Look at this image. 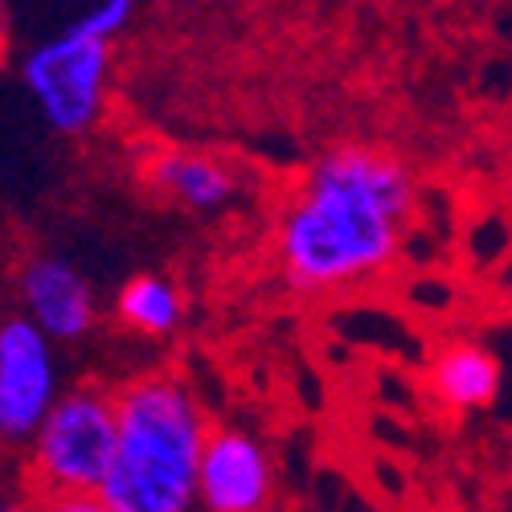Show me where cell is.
Here are the masks:
<instances>
[{
    "instance_id": "obj_3",
    "label": "cell",
    "mask_w": 512,
    "mask_h": 512,
    "mask_svg": "<svg viewBox=\"0 0 512 512\" xmlns=\"http://www.w3.org/2000/svg\"><path fill=\"white\" fill-rule=\"evenodd\" d=\"M115 447H119L115 394L99 386H78L62 394L29 447V467H25L29 496L46 504L99 496L111 476Z\"/></svg>"
},
{
    "instance_id": "obj_8",
    "label": "cell",
    "mask_w": 512,
    "mask_h": 512,
    "mask_svg": "<svg viewBox=\"0 0 512 512\" xmlns=\"http://www.w3.org/2000/svg\"><path fill=\"white\" fill-rule=\"evenodd\" d=\"M148 181L160 197L177 201L181 209H197V213H213L234 201L238 193V173L209 152H189V148H173L160 152L148 164Z\"/></svg>"
},
{
    "instance_id": "obj_12",
    "label": "cell",
    "mask_w": 512,
    "mask_h": 512,
    "mask_svg": "<svg viewBox=\"0 0 512 512\" xmlns=\"http://www.w3.org/2000/svg\"><path fill=\"white\" fill-rule=\"evenodd\" d=\"M46 512H111L99 496H74V500H50Z\"/></svg>"
},
{
    "instance_id": "obj_2",
    "label": "cell",
    "mask_w": 512,
    "mask_h": 512,
    "mask_svg": "<svg viewBox=\"0 0 512 512\" xmlns=\"http://www.w3.org/2000/svg\"><path fill=\"white\" fill-rule=\"evenodd\" d=\"M119 447L99 500L111 512H189L197 504L209 426L193 390L148 373L115 390Z\"/></svg>"
},
{
    "instance_id": "obj_6",
    "label": "cell",
    "mask_w": 512,
    "mask_h": 512,
    "mask_svg": "<svg viewBox=\"0 0 512 512\" xmlns=\"http://www.w3.org/2000/svg\"><path fill=\"white\" fill-rule=\"evenodd\" d=\"M271 492L275 476L263 443L234 426H209L197 504L205 512H267Z\"/></svg>"
},
{
    "instance_id": "obj_5",
    "label": "cell",
    "mask_w": 512,
    "mask_h": 512,
    "mask_svg": "<svg viewBox=\"0 0 512 512\" xmlns=\"http://www.w3.org/2000/svg\"><path fill=\"white\" fill-rule=\"evenodd\" d=\"M58 398L50 336L29 316H9L0 324V435L33 443Z\"/></svg>"
},
{
    "instance_id": "obj_9",
    "label": "cell",
    "mask_w": 512,
    "mask_h": 512,
    "mask_svg": "<svg viewBox=\"0 0 512 512\" xmlns=\"http://www.w3.org/2000/svg\"><path fill=\"white\" fill-rule=\"evenodd\" d=\"M431 394L447 410H484L500 394V361L472 340H455L431 365Z\"/></svg>"
},
{
    "instance_id": "obj_13",
    "label": "cell",
    "mask_w": 512,
    "mask_h": 512,
    "mask_svg": "<svg viewBox=\"0 0 512 512\" xmlns=\"http://www.w3.org/2000/svg\"><path fill=\"white\" fill-rule=\"evenodd\" d=\"M0 512H46V500H37V496H25V500H9Z\"/></svg>"
},
{
    "instance_id": "obj_1",
    "label": "cell",
    "mask_w": 512,
    "mask_h": 512,
    "mask_svg": "<svg viewBox=\"0 0 512 512\" xmlns=\"http://www.w3.org/2000/svg\"><path fill=\"white\" fill-rule=\"evenodd\" d=\"M414 193L410 168L390 152L353 144L320 156L275 222L287 279L304 291H328L381 275L402 246Z\"/></svg>"
},
{
    "instance_id": "obj_10",
    "label": "cell",
    "mask_w": 512,
    "mask_h": 512,
    "mask_svg": "<svg viewBox=\"0 0 512 512\" xmlns=\"http://www.w3.org/2000/svg\"><path fill=\"white\" fill-rule=\"evenodd\" d=\"M115 316L140 336H168L185 320V300L173 279L164 275H136L115 295Z\"/></svg>"
},
{
    "instance_id": "obj_7",
    "label": "cell",
    "mask_w": 512,
    "mask_h": 512,
    "mask_svg": "<svg viewBox=\"0 0 512 512\" xmlns=\"http://www.w3.org/2000/svg\"><path fill=\"white\" fill-rule=\"evenodd\" d=\"M21 304L50 340H82L99 320L91 283L54 254H37L21 267Z\"/></svg>"
},
{
    "instance_id": "obj_11",
    "label": "cell",
    "mask_w": 512,
    "mask_h": 512,
    "mask_svg": "<svg viewBox=\"0 0 512 512\" xmlns=\"http://www.w3.org/2000/svg\"><path fill=\"white\" fill-rule=\"evenodd\" d=\"M132 17H136L132 0H103V5H95V9L82 13L70 29L82 33V37H91V41H107V46H111V37L123 33V25L132 21Z\"/></svg>"
},
{
    "instance_id": "obj_4",
    "label": "cell",
    "mask_w": 512,
    "mask_h": 512,
    "mask_svg": "<svg viewBox=\"0 0 512 512\" xmlns=\"http://www.w3.org/2000/svg\"><path fill=\"white\" fill-rule=\"evenodd\" d=\"M111 46L74 29L33 46L21 62V82L33 95L41 119L58 136H87L107 103Z\"/></svg>"
}]
</instances>
